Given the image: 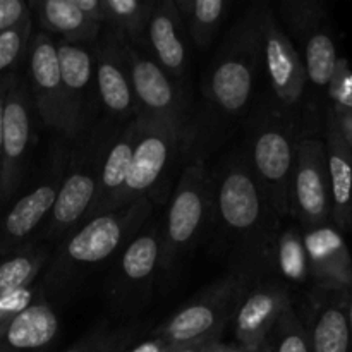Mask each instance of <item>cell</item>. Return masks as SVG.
Returning a JSON list of instances; mask_svg holds the SVG:
<instances>
[{
  "mask_svg": "<svg viewBox=\"0 0 352 352\" xmlns=\"http://www.w3.org/2000/svg\"><path fill=\"white\" fill-rule=\"evenodd\" d=\"M28 89L34 113L47 129L64 140V96L55 38L38 31L28 48Z\"/></svg>",
  "mask_w": 352,
  "mask_h": 352,
  "instance_id": "18",
  "label": "cell"
},
{
  "mask_svg": "<svg viewBox=\"0 0 352 352\" xmlns=\"http://www.w3.org/2000/svg\"><path fill=\"white\" fill-rule=\"evenodd\" d=\"M248 289L250 284L244 278L234 274L223 275L189 299L188 305L175 311L167 322L158 325L151 337L181 347L220 340Z\"/></svg>",
  "mask_w": 352,
  "mask_h": 352,
  "instance_id": "7",
  "label": "cell"
},
{
  "mask_svg": "<svg viewBox=\"0 0 352 352\" xmlns=\"http://www.w3.org/2000/svg\"><path fill=\"white\" fill-rule=\"evenodd\" d=\"M141 329L143 325L138 320H131L119 327L102 322L64 352H127L141 333Z\"/></svg>",
  "mask_w": 352,
  "mask_h": 352,
  "instance_id": "31",
  "label": "cell"
},
{
  "mask_svg": "<svg viewBox=\"0 0 352 352\" xmlns=\"http://www.w3.org/2000/svg\"><path fill=\"white\" fill-rule=\"evenodd\" d=\"M261 57L274 100L287 112H294L308 86L305 62L298 47L280 28L272 6L260 2Z\"/></svg>",
  "mask_w": 352,
  "mask_h": 352,
  "instance_id": "14",
  "label": "cell"
},
{
  "mask_svg": "<svg viewBox=\"0 0 352 352\" xmlns=\"http://www.w3.org/2000/svg\"><path fill=\"white\" fill-rule=\"evenodd\" d=\"M160 223H146L113 258L105 292L116 318L131 322L150 301L160 275Z\"/></svg>",
  "mask_w": 352,
  "mask_h": 352,
  "instance_id": "8",
  "label": "cell"
},
{
  "mask_svg": "<svg viewBox=\"0 0 352 352\" xmlns=\"http://www.w3.org/2000/svg\"><path fill=\"white\" fill-rule=\"evenodd\" d=\"M177 349H181V346H175V344L168 342V340L151 337L150 340H144V342L131 347L127 352H175Z\"/></svg>",
  "mask_w": 352,
  "mask_h": 352,
  "instance_id": "38",
  "label": "cell"
},
{
  "mask_svg": "<svg viewBox=\"0 0 352 352\" xmlns=\"http://www.w3.org/2000/svg\"><path fill=\"white\" fill-rule=\"evenodd\" d=\"M323 141L327 148L330 199H332L330 223L342 234H347L352 230V150L344 143L342 136L339 134L330 107L327 109Z\"/></svg>",
  "mask_w": 352,
  "mask_h": 352,
  "instance_id": "24",
  "label": "cell"
},
{
  "mask_svg": "<svg viewBox=\"0 0 352 352\" xmlns=\"http://www.w3.org/2000/svg\"><path fill=\"white\" fill-rule=\"evenodd\" d=\"M289 306H292L291 292L278 278H263L250 285L232 318L237 346L246 352L260 351Z\"/></svg>",
  "mask_w": 352,
  "mask_h": 352,
  "instance_id": "19",
  "label": "cell"
},
{
  "mask_svg": "<svg viewBox=\"0 0 352 352\" xmlns=\"http://www.w3.org/2000/svg\"><path fill=\"white\" fill-rule=\"evenodd\" d=\"M332 107H352V71L349 62L339 57L333 74L327 85Z\"/></svg>",
  "mask_w": 352,
  "mask_h": 352,
  "instance_id": "34",
  "label": "cell"
},
{
  "mask_svg": "<svg viewBox=\"0 0 352 352\" xmlns=\"http://www.w3.org/2000/svg\"><path fill=\"white\" fill-rule=\"evenodd\" d=\"M155 0H102L103 24L122 34L131 45L146 43V30Z\"/></svg>",
  "mask_w": 352,
  "mask_h": 352,
  "instance_id": "29",
  "label": "cell"
},
{
  "mask_svg": "<svg viewBox=\"0 0 352 352\" xmlns=\"http://www.w3.org/2000/svg\"><path fill=\"white\" fill-rule=\"evenodd\" d=\"M30 14V6L23 0H0V33L16 26Z\"/></svg>",
  "mask_w": 352,
  "mask_h": 352,
  "instance_id": "36",
  "label": "cell"
},
{
  "mask_svg": "<svg viewBox=\"0 0 352 352\" xmlns=\"http://www.w3.org/2000/svg\"><path fill=\"white\" fill-rule=\"evenodd\" d=\"M36 296L38 289H34V285L0 296V327H6L10 320L23 313L36 299Z\"/></svg>",
  "mask_w": 352,
  "mask_h": 352,
  "instance_id": "35",
  "label": "cell"
},
{
  "mask_svg": "<svg viewBox=\"0 0 352 352\" xmlns=\"http://www.w3.org/2000/svg\"><path fill=\"white\" fill-rule=\"evenodd\" d=\"M206 344H195V346H184L181 349H177L175 352H206Z\"/></svg>",
  "mask_w": 352,
  "mask_h": 352,
  "instance_id": "43",
  "label": "cell"
},
{
  "mask_svg": "<svg viewBox=\"0 0 352 352\" xmlns=\"http://www.w3.org/2000/svg\"><path fill=\"white\" fill-rule=\"evenodd\" d=\"M206 352H246L237 344H226L222 340H212L206 344Z\"/></svg>",
  "mask_w": 352,
  "mask_h": 352,
  "instance_id": "41",
  "label": "cell"
},
{
  "mask_svg": "<svg viewBox=\"0 0 352 352\" xmlns=\"http://www.w3.org/2000/svg\"><path fill=\"white\" fill-rule=\"evenodd\" d=\"M31 17H36L40 31L65 43L95 45L105 26L85 16L74 0H34L28 3Z\"/></svg>",
  "mask_w": 352,
  "mask_h": 352,
  "instance_id": "26",
  "label": "cell"
},
{
  "mask_svg": "<svg viewBox=\"0 0 352 352\" xmlns=\"http://www.w3.org/2000/svg\"><path fill=\"white\" fill-rule=\"evenodd\" d=\"M270 339L275 352H311L305 320L298 315L294 305L282 313Z\"/></svg>",
  "mask_w": 352,
  "mask_h": 352,
  "instance_id": "33",
  "label": "cell"
},
{
  "mask_svg": "<svg viewBox=\"0 0 352 352\" xmlns=\"http://www.w3.org/2000/svg\"><path fill=\"white\" fill-rule=\"evenodd\" d=\"M33 36L31 14L10 30L0 33V79L16 74V69L26 58Z\"/></svg>",
  "mask_w": 352,
  "mask_h": 352,
  "instance_id": "32",
  "label": "cell"
},
{
  "mask_svg": "<svg viewBox=\"0 0 352 352\" xmlns=\"http://www.w3.org/2000/svg\"><path fill=\"white\" fill-rule=\"evenodd\" d=\"M275 272L291 284L299 285L311 280L302 232L298 227H282L275 246Z\"/></svg>",
  "mask_w": 352,
  "mask_h": 352,
  "instance_id": "30",
  "label": "cell"
},
{
  "mask_svg": "<svg viewBox=\"0 0 352 352\" xmlns=\"http://www.w3.org/2000/svg\"><path fill=\"white\" fill-rule=\"evenodd\" d=\"M261 69L260 3H253L227 31L205 72L203 110L195 124L192 157L206 160L227 129L250 113Z\"/></svg>",
  "mask_w": 352,
  "mask_h": 352,
  "instance_id": "2",
  "label": "cell"
},
{
  "mask_svg": "<svg viewBox=\"0 0 352 352\" xmlns=\"http://www.w3.org/2000/svg\"><path fill=\"white\" fill-rule=\"evenodd\" d=\"M126 43V38L113 30L100 34L95 43V82L98 102L105 112V119L120 126L131 122L138 116Z\"/></svg>",
  "mask_w": 352,
  "mask_h": 352,
  "instance_id": "17",
  "label": "cell"
},
{
  "mask_svg": "<svg viewBox=\"0 0 352 352\" xmlns=\"http://www.w3.org/2000/svg\"><path fill=\"white\" fill-rule=\"evenodd\" d=\"M174 3L181 14L188 38L198 48H208L213 43L232 7L227 0H174Z\"/></svg>",
  "mask_w": 352,
  "mask_h": 352,
  "instance_id": "27",
  "label": "cell"
},
{
  "mask_svg": "<svg viewBox=\"0 0 352 352\" xmlns=\"http://www.w3.org/2000/svg\"><path fill=\"white\" fill-rule=\"evenodd\" d=\"M278 16L292 43L299 45L308 82L327 88L333 74L339 54L329 26V12L320 0H284Z\"/></svg>",
  "mask_w": 352,
  "mask_h": 352,
  "instance_id": "11",
  "label": "cell"
},
{
  "mask_svg": "<svg viewBox=\"0 0 352 352\" xmlns=\"http://www.w3.org/2000/svg\"><path fill=\"white\" fill-rule=\"evenodd\" d=\"M60 330L54 306L38 296L23 313L10 320L0 333V352H47Z\"/></svg>",
  "mask_w": 352,
  "mask_h": 352,
  "instance_id": "23",
  "label": "cell"
},
{
  "mask_svg": "<svg viewBox=\"0 0 352 352\" xmlns=\"http://www.w3.org/2000/svg\"><path fill=\"white\" fill-rule=\"evenodd\" d=\"M119 127L120 124L103 119L76 140L57 199L45 222V241L62 243L86 220L98 191L103 157Z\"/></svg>",
  "mask_w": 352,
  "mask_h": 352,
  "instance_id": "5",
  "label": "cell"
},
{
  "mask_svg": "<svg viewBox=\"0 0 352 352\" xmlns=\"http://www.w3.org/2000/svg\"><path fill=\"white\" fill-rule=\"evenodd\" d=\"M64 96V140L76 141L91 124L93 105L98 102L95 82V45L55 40Z\"/></svg>",
  "mask_w": 352,
  "mask_h": 352,
  "instance_id": "16",
  "label": "cell"
},
{
  "mask_svg": "<svg viewBox=\"0 0 352 352\" xmlns=\"http://www.w3.org/2000/svg\"><path fill=\"white\" fill-rule=\"evenodd\" d=\"M212 226L229 274L250 285L275 275V246L282 219L275 213L243 151L227 155L212 170Z\"/></svg>",
  "mask_w": 352,
  "mask_h": 352,
  "instance_id": "1",
  "label": "cell"
},
{
  "mask_svg": "<svg viewBox=\"0 0 352 352\" xmlns=\"http://www.w3.org/2000/svg\"><path fill=\"white\" fill-rule=\"evenodd\" d=\"M52 258V248L47 244H30L14 251L0 261V296L17 289L31 287Z\"/></svg>",
  "mask_w": 352,
  "mask_h": 352,
  "instance_id": "28",
  "label": "cell"
},
{
  "mask_svg": "<svg viewBox=\"0 0 352 352\" xmlns=\"http://www.w3.org/2000/svg\"><path fill=\"white\" fill-rule=\"evenodd\" d=\"M67 158L69 155H64L60 148L55 150L41 181L7 210L0 222V256H9L30 244L34 232L47 222L64 179Z\"/></svg>",
  "mask_w": 352,
  "mask_h": 352,
  "instance_id": "15",
  "label": "cell"
},
{
  "mask_svg": "<svg viewBox=\"0 0 352 352\" xmlns=\"http://www.w3.org/2000/svg\"><path fill=\"white\" fill-rule=\"evenodd\" d=\"M330 110H332L337 129H339V134L342 136L344 143L352 150V107L330 105Z\"/></svg>",
  "mask_w": 352,
  "mask_h": 352,
  "instance_id": "37",
  "label": "cell"
},
{
  "mask_svg": "<svg viewBox=\"0 0 352 352\" xmlns=\"http://www.w3.org/2000/svg\"><path fill=\"white\" fill-rule=\"evenodd\" d=\"M299 140L294 113L282 109L274 98H263L248 113L244 158L282 222L291 215L292 174Z\"/></svg>",
  "mask_w": 352,
  "mask_h": 352,
  "instance_id": "4",
  "label": "cell"
},
{
  "mask_svg": "<svg viewBox=\"0 0 352 352\" xmlns=\"http://www.w3.org/2000/svg\"><path fill=\"white\" fill-rule=\"evenodd\" d=\"M155 205L153 199L141 198L82 222L52 253L38 284L43 298L52 306L69 301L93 270L113 261L138 236L150 220Z\"/></svg>",
  "mask_w": 352,
  "mask_h": 352,
  "instance_id": "3",
  "label": "cell"
},
{
  "mask_svg": "<svg viewBox=\"0 0 352 352\" xmlns=\"http://www.w3.org/2000/svg\"><path fill=\"white\" fill-rule=\"evenodd\" d=\"M212 170L201 157H192L172 192L160 223V275L172 277L212 227Z\"/></svg>",
  "mask_w": 352,
  "mask_h": 352,
  "instance_id": "6",
  "label": "cell"
},
{
  "mask_svg": "<svg viewBox=\"0 0 352 352\" xmlns=\"http://www.w3.org/2000/svg\"><path fill=\"white\" fill-rule=\"evenodd\" d=\"M347 292L313 289L308 301V330L311 352H352Z\"/></svg>",
  "mask_w": 352,
  "mask_h": 352,
  "instance_id": "22",
  "label": "cell"
},
{
  "mask_svg": "<svg viewBox=\"0 0 352 352\" xmlns=\"http://www.w3.org/2000/svg\"><path fill=\"white\" fill-rule=\"evenodd\" d=\"M126 57L138 105L136 117L144 122L177 131L188 140L191 151L195 141V122L188 110V102L181 85L174 81L151 58V55L140 52L129 41L126 43Z\"/></svg>",
  "mask_w": 352,
  "mask_h": 352,
  "instance_id": "10",
  "label": "cell"
},
{
  "mask_svg": "<svg viewBox=\"0 0 352 352\" xmlns=\"http://www.w3.org/2000/svg\"><path fill=\"white\" fill-rule=\"evenodd\" d=\"M2 330H3V327H0V333H2Z\"/></svg>",
  "mask_w": 352,
  "mask_h": 352,
  "instance_id": "45",
  "label": "cell"
},
{
  "mask_svg": "<svg viewBox=\"0 0 352 352\" xmlns=\"http://www.w3.org/2000/svg\"><path fill=\"white\" fill-rule=\"evenodd\" d=\"M313 289L346 292L352 285V256L346 237L332 223L301 230Z\"/></svg>",
  "mask_w": 352,
  "mask_h": 352,
  "instance_id": "20",
  "label": "cell"
},
{
  "mask_svg": "<svg viewBox=\"0 0 352 352\" xmlns=\"http://www.w3.org/2000/svg\"><path fill=\"white\" fill-rule=\"evenodd\" d=\"M258 352H275L274 351V344H272V339H268L267 342H265L263 346L260 347V351H258Z\"/></svg>",
  "mask_w": 352,
  "mask_h": 352,
  "instance_id": "44",
  "label": "cell"
},
{
  "mask_svg": "<svg viewBox=\"0 0 352 352\" xmlns=\"http://www.w3.org/2000/svg\"><path fill=\"white\" fill-rule=\"evenodd\" d=\"M34 109L26 81L14 74L3 110L0 151V206L10 201L30 167L34 144Z\"/></svg>",
  "mask_w": 352,
  "mask_h": 352,
  "instance_id": "12",
  "label": "cell"
},
{
  "mask_svg": "<svg viewBox=\"0 0 352 352\" xmlns=\"http://www.w3.org/2000/svg\"><path fill=\"white\" fill-rule=\"evenodd\" d=\"M138 120L140 136L134 146L126 184L113 210L122 208L141 198L153 199L158 205L164 199L179 160L182 155L189 153L188 140L177 131L144 122L140 117Z\"/></svg>",
  "mask_w": 352,
  "mask_h": 352,
  "instance_id": "9",
  "label": "cell"
},
{
  "mask_svg": "<svg viewBox=\"0 0 352 352\" xmlns=\"http://www.w3.org/2000/svg\"><path fill=\"white\" fill-rule=\"evenodd\" d=\"M291 215L298 220L301 230L330 223L332 199L329 165L325 141L320 138L305 136L298 143L291 188Z\"/></svg>",
  "mask_w": 352,
  "mask_h": 352,
  "instance_id": "13",
  "label": "cell"
},
{
  "mask_svg": "<svg viewBox=\"0 0 352 352\" xmlns=\"http://www.w3.org/2000/svg\"><path fill=\"white\" fill-rule=\"evenodd\" d=\"M347 320H349V332H351V347H352V285L347 292Z\"/></svg>",
  "mask_w": 352,
  "mask_h": 352,
  "instance_id": "42",
  "label": "cell"
},
{
  "mask_svg": "<svg viewBox=\"0 0 352 352\" xmlns=\"http://www.w3.org/2000/svg\"><path fill=\"white\" fill-rule=\"evenodd\" d=\"M12 76H7V78L0 79V151H2V131H3V110H6V100H7V91L10 88V82H12Z\"/></svg>",
  "mask_w": 352,
  "mask_h": 352,
  "instance_id": "40",
  "label": "cell"
},
{
  "mask_svg": "<svg viewBox=\"0 0 352 352\" xmlns=\"http://www.w3.org/2000/svg\"><path fill=\"white\" fill-rule=\"evenodd\" d=\"M188 31L175 9L174 0H155L153 12L146 30V45L151 58L174 81L186 76L189 64Z\"/></svg>",
  "mask_w": 352,
  "mask_h": 352,
  "instance_id": "21",
  "label": "cell"
},
{
  "mask_svg": "<svg viewBox=\"0 0 352 352\" xmlns=\"http://www.w3.org/2000/svg\"><path fill=\"white\" fill-rule=\"evenodd\" d=\"M138 136H140V120L136 117L131 122L120 126L116 136L112 138L105 151V157H103L95 203H93L86 220L95 219V217L113 210V205H116L117 198L126 184L127 174H129Z\"/></svg>",
  "mask_w": 352,
  "mask_h": 352,
  "instance_id": "25",
  "label": "cell"
},
{
  "mask_svg": "<svg viewBox=\"0 0 352 352\" xmlns=\"http://www.w3.org/2000/svg\"><path fill=\"white\" fill-rule=\"evenodd\" d=\"M74 3L88 19H91L93 23H98L102 24V26H105V24H103L102 0H74Z\"/></svg>",
  "mask_w": 352,
  "mask_h": 352,
  "instance_id": "39",
  "label": "cell"
}]
</instances>
